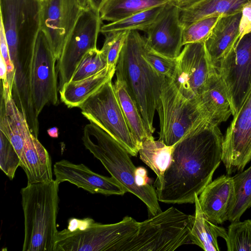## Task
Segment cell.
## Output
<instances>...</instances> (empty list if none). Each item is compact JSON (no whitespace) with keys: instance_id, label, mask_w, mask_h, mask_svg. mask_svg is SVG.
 <instances>
[{"instance_id":"39","label":"cell","mask_w":251,"mask_h":251,"mask_svg":"<svg viewBox=\"0 0 251 251\" xmlns=\"http://www.w3.org/2000/svg\"><path fill=\"white\" fill-rule=\"evenodd\" d=\"M148 176L146 169L142 167L136 168V182L140 186H145L148 183Z\"/></svg>"},{"instance_id":"18","label":"cell","mask_w":251,"mask_h":251,"mask_svg":"<svg viewBox=\"0 0 251 251\" xmlns=\"http://www.w3.org/2000/svg\"><path fill=\"white\" fill-rule=\"evenodd\" d=\"M232 177L223 175L211 181L198 196L202 211L214 224H222L227 220L234 202Z\"/></svg>"},{"instance_id":"14","label":"cell","mask_w":251,"mask_h":251,"mask_svg":"<svg viewBox=\"0 0 251 251\" xmlns=\"http://www.w3.org/2000/svg\"><path fill=\"white\" fill-rule=\"evenodd\" d=\"M251 161V89L224 137L222 162L226 173L243 171Z\"/></svg>"},{"instance_id":"31","label":"cell","mask_w":251,"mask_h":251,"mask_svg":"<svg viewBox=\"0 0 251 251\" xmlns=\"http://www.w3.org/2000/svg\"><path fill=\"white\" fill-rule=\"evenodd\" d=\"M107 67L106 59L100 50L97 48L91 50L81 59L70 81H78L86 78L97 74Z\"/></svg>"},{"instance_id":"32","label":"cell","mask_w":251,"mask_h":251,"mask_svg":"<svg viewBox=\"0 0 251 251\" xmlns=\"http://www.w3.org/2000/svg\"><path fill=\"white\" fill-rule=\"evenodd\" d=\"M214 16L199 20L183 28L182 44L204 42L221 18Z\"/></svg>"},{"instance_id":"44","label":"cell","mask_w":251,"mask_h":251,"mask_svg":"<svg viewBox=\"0 0 251 251\" xmlns=\"http://www.w3.org/2000/svg\"><path fill=\"white\" fill-rule=\"evenodd\" d=\"M82 9H85L88 6V0H78Z\"/></svg>"},{"instance_id":"7","label":"cell","mask_w":251,"mask_h":251,"mask_svg":"<svg viewBox=\"0 0 251 251\" xmlns=\"http://www.w3.org/2000/svg\"><path fill=\"white\" fill-rule=\"evenodd\" d=\"M139 222L125 216L119 222H95L83 230L58 231L54 251H121L138 233Z\"/></svg>"},{"instance_id":"25","label":"cell","mask_w":251,"mask_h":251,"mask_svg":"<svg viewBox=\"0 0 251 251\" xmlns=\"http://www.w3.org/2000/svg\"><path fill=\"white\" fill-rule=\"evenodd\" d=\"M172 147L159 140H155L153 136L147 138L140 145V158L156 175V181L161 179L170 164Z\"/></svg>"},{"instance_id":"12","label":"cell","mask_w":251,"mask_h":251,"mask_svg":"<svg viewBox=\"0 0 251 251\" xmlns=\"http://www.w3.org/2000/svg\"><path fill=\"white\" fill-rule=\"evenodd\" d=\"M216 68L225 83L233 116L251 89V32L239 38Z\"/></svg>"},{"instance_id":"10","label":"cell","mask_w":251,"mask_h":251,"mask_svg":"<svg viewBox=\"0 0 251 251\" xmlns=\"http://www.w3.org/2000/svg\"><path fill=\"white\" fill-rule=\"evenodd\" d=\"M57 59L44 32L40 30L29 63L31 103L38 117L45 105L58 102Z\"/></svg>"},{"instance_id":"6","label":"cell","mask_w":251,"mask_h":251,"mask_svg":"<svg viewBox=\"0 0 251 251\" xmlns=\"http://www.w3.org/2000/svg\"><path fill=\"white\" fill-rule=\"evenodd\" d=\"M156 110L160 122L159 140L169 146L198 127L212 123L202 113L198 101L185 98L168 77L162 85Z\"/></svg>"},{"instance_id":"11","label":"cell","mask_w":251,"mask_h":251,"mask_svg":"<svg viewBox=\"0 0 251 251\" xmlns=\"http://www.w3.org/2000/svg\"><path fill=\"white\" fill-rule=\"evenodd\" d=\"M101 23L99 12L89 6L82 10L57 61L59 91L71 80L84 55L90 50L97 48Z\"/></svg>"},{"instance_id":"26","label":"cell","mask_w":251,"mask_h":251,"mask_svg":"<svg viewBox=\"0 0 251 251\" xmlns=\"http://www.w3.org/2000/svg\"><path fill=\"white\" fill-rule=\"evenodd\" d=\"M113 86L128 127L140 147L142 141L151 136L148 135L142 116L125 83L117 79Z\"/></svg>"},{"instance_id":"36","label":"cell","mask_w":251,"mask_h":251,"mask_svg":"<svg viewBox=\"0 0 251 251\" xmlns=\"http://www.w3.org/2000/svg\"><path fill=\"white\" fill-rule=\"evenodd\" d=\"M0 56L4 59L7 68V80L12 90L14 78L15 69L11 62L9 48L2 25L0 24Z\"/></svg>"},{"instance_id":"17","label":"cell","mask_w":251,"mask_h":251,"mask_svg":"<svg viewBox=\"0 0 251 251\" xmlns=\"http://www.w3.org/2000/svg\"><path fill=\"white\" fill-rule=\"evenodd\" d=\"M55 179L67 181L91 194L124 195L126 190L114 177L94 172L83 164H76L63 159L53 165Z\"/></svg>"},{"instance_id":"27","label":"cell","mask_w":251,"mask_h":251,"mask_svg":"<svg viewBox=\"0 0 251 251\" xmlns=\"http://www.w3.org/2000/svg\"><path fill=\"white\" fill-rule=\"evenodd\" d=\"M168 0H107L100 11L102 21L116 22L166 3Z\"/></svg>"},{"instance_id":"1","label":"cell","mask_w":251,"mask_h":251,"mask_svg":"<svg viewBox=\"0 0 251 251\" xmlns=\"http://www.w3.org/2000/svg\"><path fill=\"white\" fill-rule=\"evenodd\" d=\"M224 136L219 126L208 123L192 130L173 146L171 159L156 181L158 201L195 203L212 181L222 161Z\"/></svg>"},{"instance_id":"30","label":"cell","mask_w":251,"mask_h":251,"mask_svg":"<svg viewBox=\"0 0 251 251\" xmlns=\"http://www.w3.org/2000/svg\"><path fill=\"white\" fill-rule=\"evenodd\" d=\"M227 234V251H251V220L231 222Z\"/></svg>"},{"instance_id":"34","label":"cell","mask_w":251,"mask_h":251,"mask_svg":"<svg viewBox=\"0 0 251 251\" xmlns=\"http://www.w3.org/2000/svg\"><path fill=\"white\" fill-rule=\"evenodd\" d=\"M20 165V158L5 135L0 131V168L12 180L17 169Z\"/></svg>"},{"instance_id":"20","label":"cell","mask_w":251,"mask_h":251,"mask_svg":"<svg viewBox=\"0 0 251 251\" xmlns=\"http://www.w3.org/2000/svg\"><path fill=\"white\" fill-rule=\"evenodd\" d=\"M242 11L221 16L204 42L212 66L217 68L239 38Z\"/></svg>"},{"instance_id":"45","label":"cell","mask_w":251,"mask_h":251,"mask_svg":"<svg viewBox=\"0 0 251 251\" xmlns=\"http://www.w3.org/2000/svg\"><path fill=\"white\" fill-rule=\"evenodd\" d=\"M40 1L42 0H40Z\"/></svg>"},{"instance_id":"37","label":"cell","mask_w":251,"mask_h":251,"mask_svg":"<svg viewBox=\"0 0 251 251\" xmlns=\"http://www.w3.org/2000/svg\"><path fill=\"white\" fill-rule=\"evenodd\" d=\"M251 32V0L246 3L242 10L239 27V38Z\"/></svg>"},{"instance_id":"2","label":"cell","mask_w":251,"mask_h":251,"mask_svg":"<svg viewBox=\"0 0 251 251\" xmlns=\"http://www.w3.org/2000/svg\"><path fill=\"white\" fill-rule=\"evenodd\" d=\"M145 37L130 30L116 67L117 79L123 81L142 116L146 131H155L153 118L165 77L158 75L144 56Z\"/></svg>"},{"instance_id":"22","label":"cell","mask_w":251,"mask_h":251,"mask_svg":"<svg viewBox=\"0 0 251 251\" xmlns=\"http://www.w3.org/2000/svg\"><path fill=\"white\" fill-rule=\"evenodd\" d=\"M115 71L116 68L107 66L93 75L66 83L59 91L61 101L69 108L78 107L107 81L112 78Z\"/></svg>"},{"instance_id":"9","label":"cell","mask_w":251,"mask_h":251,"mask_svg":"<svg viewBox=\"0 0 251 251\" xmlns=\"http://www.w3.org/2000/svg\"><path fill=\"white\" fill-rule=\"evenodd\" d=\"M111 78L78 107L90 122L106 131L133 156L139 146L133 136L116 96Z\"/></svg>"},{"instance_id":"29","label":"cell","mask_w":251,"mask_h":251,"mask_svg":"<svg viewBox=\"0 0 251 251\" xmlns=\"http://www.w3.org/2000/svg\"><path fill=\"white\" fill-rule=\"evenodd\" d=\"M234 189V202L227 220L239 221L241 216L251 207V166L232 177Z\"/></svg>"},{"instance_id":"23","label":"cell","mask_w":251,"mask_h":251,"mask_svg":"<svg viewBox=\"0 0 251 251\" xmlns=\"http://www.w3.org/2000/svg\"><path fill=\"white\" fill-rule=\"evenodd\" d=\"M251 0H201L188 9L179 10V21L183 28L210 16H225L241 11Z\"/></svg>"},{"instance_id":"16","label":"cell","mask_w":251,"mask_h":251,"mask_svg":"<svg viewBox=\"0 0 251 251\" xmlns=\"http://www.w3.org/2000/svg\"><path fill=\"white\" fill-rule=\"evenodd\" d=\"M183 31L179 9L168 1L146 31V45L157 53L176 58L183 46Z\"/></svg>"},{"instance_id":"40","label":"cell","mask_w":251,"mask_h":251,"mask_svg":"<svg viewBox=\"0 0 251 251\" xmlns=\"http://www.w3.org/2000/svg\"><path fill=\"white\" fill-rule=\"evenodd\" d=\"M201 0H168L180 10L188 9Z\"/></svg>"},{"instance_id":"35","label":"cell","mask_w":251,"mask_h":251,"mask_svg":"<svg viewBox=\"0 0 251 251\" xmlns=\"http://www.w3.org/2000/svg\"><path fill=\"white\" fill-rule=\"evenodd\" d=\"M144 56L158 75L165 77L173 78L176 68L177 58H171L157 53L149 49L146 43Z\"/></svg>"},{"instance_id":"43","label":"cell","mask_w":251,"mask_h":251,"mask_svg":"<svg viewBox=\"0 0 251 251\" xmlns=\"http://www.w3.org/2000/svg\"><path fill=\"white\" fill-rule=\"evenodd\" d=\"M48 132L50 136L54 138L58 137V129L56 127L50 128L48 130Z\"/></svg>"},{"instance_id":"28","label":"cell","mask_w":251,"mask_h":251,"mask_svg":"<svg viewBox=\"0 0 251 251\" xmlns=\"http://www.w3.org/2000/svg\"><path fill=\"white\" fill-rule=\"evenodd\" d=\"M164 5L149 8L122 20L104 25L101 26L100 32L103 34L117 31L141 30L146 32Z\"/></svg>"},{"instance_id":"3","label":"cell","mask_w":251,"mask_h":251,"mask_svg":"<svg viewBox=\"0 0 251 251\" xmlns=\"http://www.w3.org/2000/svg\"><path fill=\"white\" fill-rule=\"evenodd\" d=\"M59 184L53 179L27 184L22 188L25 221L23 251H54L58 232Z\"/></svg>"},{"instance_id":"13","label":"cell","mask_w":251,"mask_h":251,"mask_svg":"<svg viewBox=\"0 0 251 251\" xmlns=\"http://www.w3.org/2000/svg\"><path fill=\"white\" fill-rule=\"evenodd\" d=\"M176 59V68L171 79L183 96L189 100H197L213 68L204 42L184 45Z\"/></svg>"},{"instance_id":"24","label":"cell","mask_w":251,"mask_h":251,"mask_svg":"<svg viewBox=\"0 0 251 251\" xmlns=\"http://www.w3.org/2000/svg\"><path fill=\"white\" fill-rule=\"evenodd\" d=\"M195 213L191 231V244L196 245L205 251H219L217 238L226 240V229L210 222L202 211L198 199L195 197Z\"/></svg>"},{"instance_id":"33","label":"cell","mask_w":251,"mask_h":251,"mask_svg":"<svg viewBox=\"0 0 251 251\" xmlns=\"http://www.w3.org/2000/svg\"><path fill=\"white\" fill-rule=\"evenodd\" d=\"M128 31H113L104 34L105 38L100 50L105 57L109 68H116Z\"/></svg>"},{"instance_id":"4","label":"cell","mask_w":251,"mask_h":251,"mask_svg":"<svg viewBox=\"0 0 251 251\" xmlns=\"http://www.w3.org/2000/svg\"><path fill=\"white\" fill-rule=\"evenodd\" d=\"M85 148L98 160L126 190L141 200L152 216L161 212L156 192L148 184L140 186L136 182V167L126 150L113 137L93 122L86 125L82 138Z\"/></svg>"},{"instance_id":"5","label":"cell","mask_w":251,"mask_h":251,"mask_svg":"<svg viewBox=\"0 0 251 251\" xmlns=\"http://www.w3.org/2000/svg\"><path fill=\"white\" fill-rule=\"evenodd\" d=\"M194 216L172 206L139 222L137 234L121 251H174L191 244Z\"/></svg>"},{"instance_id":"15","label":"cell","mask_w":251,"mask_h":251,"mask_svg":"<svg viewBox=\"0 0 251 251\" xmlns=\"http://www.w3.org/2000/svg\"><path fill=\"white\" fill-rule=\"evenodd\" d=\"M40 29L57 60L83 9L78 0L41 1Z\"/></svg>"},{"instance_id":"19","label":"cell","mask_w":251,"mask_h":251,"mask_svg":"<svg viewBox=\"0 0 251 251\" xmlns=\"http://www.w3.org/2000/svg\"><path fill=\"white\" fill-rule=\"evenodd\" d=\"M204 115L219 126L232 115L226 87L219 71L213 67L206 85L197 99Z\"/></svg>"},{"instance_id":"21","label":"cell","mask_w":251,"mask_h":251,"mask_svg":"<svg viewBox=\"0 0 251 251\" xmlns=\"http://www.w3.org/2000/svg\"><path fill=\"white\" fill-rule=\"evenodd\" d=\"M20 166L26 176L27 184L53 180L49 152L30 129L26 134Z\"/></svg>"},{"instance_id":"38","label":"cell","mask_w":251,"mask_h":251,"mask_svg":"<svg viewBox=\"0 0 251 251\" xmlns=\"http://www.w3.org/2000/svg\"><path fill=\"white\" fill-rule=\"evenodd\" d=\"M95 222L94 220L91 218L82 219L72 218L68 220V226L66 229L70 231L83 230L87 228Z\"/></svg>"},{"instance_id":"42","label":"cell","mask_w":251,"mask_h":251,"mask_svg":"<svg viewBox=\"0 0 251 251\" xmlns=\"http://www.w3.org/2000/svg\"><path fill=\"white\" fill-rule=\"evenodd\" d=\"M0 76L1 80H7V68L3 58L0 57Z\"/></svg>"},{"instance_id":"8","label":"cell","mask_w":251,"mask_h":251,"mask_svg":"<svg viewBox=\"0 0 251 251\" xmlns=\"http://www.w3.org/2000/svg\"><path fill=\"white\" fill-rule=\"evenodd\" d=\"M40 0H0L2 25L13 64L19 54L33 51L40 30Z\"/></svg>"},{"instance_id":"41","label":"cell","mask_w":251,"mask_h":251,"mask_svg":"<svg viewBox=\"0 0 251 251\" xmlns=\"http://www.w3.org/2000/svg\"><path fill=\"white\" fill-rule=\"evenodd\" d=\"M107 0H88V6L99 12Z\"/></svg>"}]
</instances>
